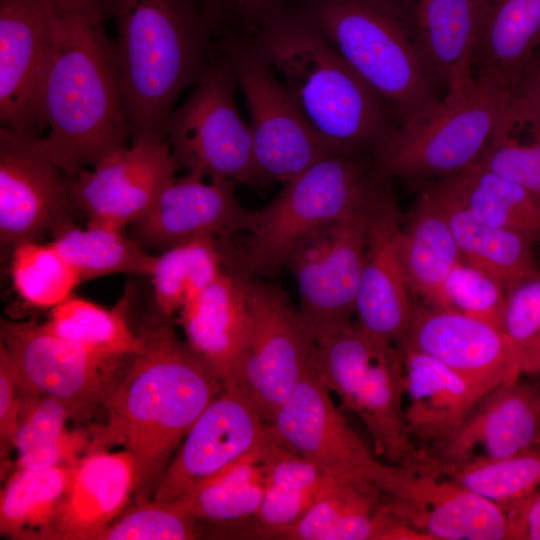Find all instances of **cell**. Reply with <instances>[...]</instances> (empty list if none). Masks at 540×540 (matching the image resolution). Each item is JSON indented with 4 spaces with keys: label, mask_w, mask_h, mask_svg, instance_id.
Masks as SVG:
<instances>
[{
    "label": "cell",
    "mask_w": 540,
    "mask_h": 540,
    "mask_svg": "<svg viewBox=\"0 0 540 540\" xmlns=\"http://www.w3.org/2000/svg\"><path fill=\"white\" fill-rule=\"evenodd\" d=\"M49 52L42 92L48 133L33 144L68 176L127 146L116 41L102 0H44Z\"/></svg>",
    "instance_id": "6da1fadb"
},
{
    "label": "cell",
    "mask_w": 540,
    "mask_h": 540,
    "mask_svg": "<svg viewBox=\"0 0 540 540\" xmlns=\"http://www.w3.org/2000/svg\"><path fill=\"white\" fill-rule=\"evenodd\" d=\"M144 348L132 356L107 405V423L94 429L95 449L119 445L135 459V503L151 500L182 441L224 385L175 333L171 318L154 313L138 331Z\"/></svg>",
    "instance_id": "7a4b0ae2"
},
{
    "label": "cell",
    "mask_w": 540,
    "mask_h": 540,
    "mask_svg": "<svg viewBox=\"0 0 540 540\" xmlns=\"http://www.w3.org/2000/svg\"><path fill=\"white\" fill-rule=\"evenodd\" d=\"M245 37L280 74L332 154L374 156L399 128L387 103L335 50L303 8L288 10Z\"/></svg>",
    "instance_id": "3957f363"
},
{
    "label": "cell",
    "mask_w": 540,
    "mask_h": 540,
    "mask_svg": "<svg viewBox=\"0 0 540 540\" xmlns=\"http://www.w3.org/2000/svg\"><path fill=\"white\" fill-rule=\"evenodd\" d=\"M118 38L130 140L165 137L178 95L205 74L215 44L201 0H102Z\"/></svg>",
    "instance_id": "277c9868"
},
{
    "label": "cell",
    "mask_w": 540,
    "mask_h": 540,
    "mask_svg": "<svg viewBox=\"0 0 540 540\" xmlns=\"http://www.w3.org/2000/svg\"><path fill=\"white\" fill-rule=\"evenodd\" d=\"M301 8L387 103L399 128L421 124L440 107L445 88L395 0H307Z\"/></svg>",
    "instance_id": "5b68a950"
},
{
    "label": "cell",
    "mask_w": 540,
    "mask_h": 540,
    "mask_svg": "<svg viewBox=\"0 0 540 540\" xmlns=\"http://www.w3.org/2000/svg\"><path fill=\"white\" fill-rule=\"evenodd\" d=\"M374 156L330 155L284 183L267 206L249 211V240L239 254V270L271 275L296 245L319 227L363 212L383 184Z\"/></svg>",
    "instance_id": "8992f818"
},
{
    "label": "cell",
    "mask_w": 540,
    "mask_h": 540,
    "mask_svg": "<svg viewBox=\"0 0 540 540\" xmlns=\"http://www.w3.org/2000/svg\"><path fill=\"white\" fill-rule=\"evenodd\" d=\"M314 369L342 406L366 426L378 456L391 464L414 466L420 461L408 434L404 400L406 376L397 343L375 337L356 322L313 336Z\"/></svg>",
    "instance_id": "52a82bcc"
},
{
    "label": "cell",
    "mask_w": 540,
    "mask_h": 540,
    "mask_svg": "<svg viewBox=\"0 0 540 540\" xmlns=\"http://www.w3.org/2000/svg\"><path fill=\"white\" fill-rule=\"evenodd\" d=\"M215 46L229 59L250 113L257 189L299 175L332 154L253 42L225 32Z\"/></svg>",
    "instance_id": "ba28073f"
},
{
    "label": "cell",
    "mask_w": 540,
    "mask_h": 540,
    "mask_svg": "<svg viewBox=\"0 0 540 540\" xmlns=\"http://www.w3.org/2000/svg\"><path fill=\"white\" fill-rule=\"evenodd\" d=\"M236 85L229 59L215 46L196 88L168 118L165 137L177 171L223 177L257 189L252 131L238 111Z\"/></svg>",
    "instance_id": "9c48e42d"
},
{
    "label": "cell",
    "mask_w": 540,
    "mask_h": 540,
    "mask_svg": "<svg viewBox=\"0 0 540 540\" xmlns=\"http://www.w3.org/2000/svg\"><path fill=\"white\" fill-rule=\"evenodd\" d=\"M509 99L476 86L467 96L443 100L421 124L398 128L377 149L380 172L405 181L440 180L477 163Z\"/></svg>",
    "instance_id": "30bf717a"
},
{
    "label": "cell",
    "mask_w": 540,
    "mask_h": 540,
    "mask_svg": "<svg viewBox=\"0 0 540 540\" xmlns=\"http://www.w3.org/2000/svg\"><path fill=\"white\" fill-rule=\"evenodd\" d=\"M276 441L333 481L380 492L393 489L398 465L382 464L349 426L314 365L269 423Z\"/></svg>",
    "instance_id": "8fae6325"
},
{
    "label": "cell",
    "mask_w": 540,
    "mask_h": 540,
    "mask_svg": "<svg viewBox=\"0 0 540 540\" xmlns=\"http://www.w3.org/2000/svg\"><path fill=\"white\" fill-rule=\"evenodd\" d=\"M1 345L12 360L20 392L48 394L86 419L107 402L131 357L106 356L61 338L43 324L1 319Z\"/></svg>",
    "instance_id": "7c38bea8"
},
{
    "label": "cell",
    "mask_w": 540,
    "mask_h": 540,
    "mask_svg": "<svg viewBox=\"0 0 540 540\" xmlns=\"http://www.w3.org/2000/svg\"><path fill=\"white\" fill-rule=\"evenodd\" d=\"M233 270L246 296L251 321L247 355L235 388L270 423L311 369L314 340L299 310L281 289Z\"/></svg>",
    "instance_id": "4fadbf2b"
},
{
    "label": "cell",
    "mask_w": 540,
    "mask_h": 540,
    "mask_svg": "<svg viewBox=\"0 0 540 540\" xmlns=\"http://www.w3.org/2000/svg\"><path fill=\"white\" fill-rule=\"evenodd\" d=\"M391 513L426 540H523L520 515L438 474L425 463L399 465Z\"/></svg>",
    "instance_id": "5bb4252c"
},
{
    "label": "cell",
    "mask_w": 540,
    "mask_h": 540,
    "mask_svg": "<svg viewBox=\"0 0 540 540\" xmlns=\"http://www.w3.org/2000/svg\"><path fill=\"white\" fill-rule=\"evenodd\" d=\"M369 206L357 215L312 231L296 245L287 260L286 265L298 285L299 312L312 337L352 322L366 247Z\"/></svg>",
    "instance_id": "9a60e30c"
},
{
    "label": "cell",
    "mask_w": 540,
    "mask_h": 540,
    "mask_svg": "<svg viewBox=\"0 0 540 540\" xmlns=\"http://www.w3.org/2000/svg\"><path fill=\"white\" fill-rule=\"evenodd\" d=\"M70 177L32 141L0 127V246L39 242L74 224Z\"/></svg>",
    "instance_id": "2e32d148"
},
{
    "label": "cell",
    "mask_w": 540,
    "mask_h": 540,
    "mask_svg": "<svg viewBox=\"0 0 540 540\" xmlns=\"http://www.w3.org/2000/svg\"><path fill=\"white\" fill-rule=\"evenodd\" d=\"M176 172L166 139L140 138L69 176L70 191L86 223L125 230L151 209Z\"/></svg>",
    "instance_id": "e0dca14e"
},
{
    "label": "cell",
    "mask_w": 540,
    "mask_h": 540,
    "mask_svg": "<svg viewBox=\"0 0 540 540\" xmlns=\"http://www.w3.org/2000/svg\"><path fill=\"white\" fill-rule=\"evenodd\" d=\"M271 436L270 426L244 394L224 387L202 411L158 482L152 499L178 500Z\"/></svg>",
    "instance_id": "ac0fdd59"
},
{
    "label": "cell",
    "mask_w": 540,
    "mask_h": 540,
    "mask_svg": "<svg viewBox=\"0 0 540 540\" xmlns=\"http://www.w3.org/2000/svg\"><path fill=\"white\" fill-rule=\"evenodd\" d=\"M402 215L388 180L366 216V247L355 304V321L369 334L399 343L414 310L399 254Z\"/></svg>",
    "instance_id": "d6986e66"
},
{
    "label": "cell",
    "mask_w": 540,
    "mask_h": 540,
    "mask_svg": "<svg viewBox=\"0 0 540 540\" xmlns=\"http://www.w3.org/2000/svg\"><path fill=\"white\" fill-rule=\"evenodd\" d=\"M49 52L44 0H0V123L32 141L45 130L42 92Z\"/></svg>",
    "instance_id": "ffe728a7"
},
{
    "label": "cell",
    "mask_w": 540,
    "mask_h": 540,
    "mask_svg": "<svg viewBox=\"0 0 540 540\" xmlns=\"http://www.w3.org/2000/svg\"><path fill=\"white\" fill-rule=\"evenodd\" d=\"M400 343L440 361L485 393L522 374L502 328L455 310L414 304Z\"/></svg>",
    "instance_id": "44dd1931"
},
{
    "label": "cell",
    "mask_w": 540,
    "mask_h": 540,
    "mask_svg": "<svg viewBox=\"0 0 540 540\" xmlns=\"http://www.w3.org/2000/svg\"><path fill=\"white\" fill-rule=\"evenodd\" d=\"M235 186L223 177L187 172L130 225L131 237L147 251L160 252L204 237L228 241L234 232L245 230L249 213L237 200Z\"/></svg>",
    "instance_id": "7402d4cb"
},
{
    "label": "cell",
    "mask_w": 540,
    "mask_h": 540,
    "mask_svg": "<svg viewBox=\"0 0 540 540\" xmlns=\"http://www.w3.org/2000/svg\"><path fill=\"white\" fill-rule=\"evenodd\" d=\"M446 95L459 100L476 88L474 60L492 0H395Z\"/></svg>",
    "instance_id": "603a6c76"
},
{
    "label": "cell",
    "mask_w": 540,
    "mask_h": 540,
    "mask_svg": "<svg viewBox=\"0 0 540 540\" xmlns=\"http://www.w3.org/2000/svg\"><path fill=\"white\" fill-rule=\"evenodd\" d=\"M540 441V385L520 378L483 395L460 427L426 456L437 462L459 463L479 456L499 459ZM476 457V456H475Z\"/></svg>",
    "instance_id": "cb8c5ba5"
},
{
    "label": "cell",
    "mask_w": 540,
    "mask_h": 540,
    "mask_svg": "<svg viewBox=\"0 0 540 540\" xmlns=\"http://www.w3.org/2000/svg\"><path fill=\"white\" fill-rule=\"evenodd\" d=\"M186 342L224 387L239 383L250 338V312L235 270L218 277L179 311Z\"/></svg>",
    "instance_id": "d4e9b609"
},
{
    "label": "cell",
    "mask_w": 540,
    "mask_h": 540,
    "mask_svg": "<svg viewBox=\"0 0 540 540\" xmlns=\"http://www.w3.org/2000/svg\"><path fill=\"white\" fill-rule=\"evenodd\" d=\"M137 482L128 451H89L74 465L50 540H97L129 506Z\"/></svg>",
    "instance_id": "484cf974"
},
{
    "label": "cell",
    "mask_w": 540,
    "mask_h": 540,
    "mask_svg": "<svg viewBox=\"0 0 540 540\" xmlns=\"http://www.w3.org/2000/svg\"><path fill=\"white\" fill-rule=\"evenodd\" d=\"M398 345L406 376L408 434L433 449L460 427L486 393L433 357Z\"/></svg>",
    "instance_id": "4316f807"
},
{
    "label": "cell",
    "mask_w": 540,
    "mask_h": 540,
    "mask_svg": "<svg viewBox=\"0 0 540 540\" xmlns=\"http://www.w3.org/2000/svg\"><path fill=\"white\" fill-rule=\"evenodd\" d=\"M540 52V0H492L474 60L476 86L512 99Z\"/></svg>",
    "instance_id": "83f0119b"
},
{
    "label": "cell",
    "mask_w": 540,
    "mask_h": 540,
    "mask_svg": "<svg viewBox=\"0 0 540 540\" xmlns=\"http://www.w3.org/2000/svg\"><path fill=\"white\" fill-rule=\"evenodd\" d=\"M427 188L450 225L462 260L496 280L504 290L538 270L531 236L483 222L443 180H435Z\"/></svg>",
    "instance_id": "f1b7e54d"
},
{
    "label": "cell",
    "mask_w": 540,
    "mask_h": 540,
    "mask_svg": "<svg viewBox=\"0 0 540 540\" xmlns=\"http://www.w3.org/2000/svg\"><path fill=\"white\" fill-rule=\"evenodd\" d=\"M399 254L411 294L428 306L445 309L444 285L462 257L450 225L427 187L402 221Z\"/></svg>",
    "instance_id": "f546056e"
},
{
    "label": "cell",
    "mask_w": 540,
    "mask_h": 540,
    "mask_svg": "<svg viewBox=\"0 0 540 540\" xmlns=\"http://www.w3.org/2000/svg\"><path fill=\"white\" fill-rule=\"evenodd\" d=\"M397 525L380 492L336 484L298 521L271 536L291 540H390Z\"/></svg>",
    "instance_id": "4dcf8cb0"
},
{
    "label": "cell",
    "mask_w": 540,
    "mask_h": 540,
    "mask_svg": "<svg viewBox=\"0 0 540 540\" xmlns=\"http://www.w3.org/2000/svg\"><path fill=\"white\" fill-rule=\"evenodd\" d=\"M74 465L13 470L1 490L0 534L17 540H50Z\"/></svg>",
    "instance_id": "1f68e13d"
},
{
    "label": "cell",
    "mask_w": 540,
    "mask_h": 540,
    "mask_svg": "<svg viewBox=\"0 0 540 540\" xmlns=\"http://www.w3.org/2000/svg\"><path fill=\"white\" fill-rule=\"evenodd\" d=\"M275 444L271 434L254 451L175 501L198 522L229 524L254 517L265 491V461Z\"/></svg>",
    "instance_id": "d6a6232c"
},
{
    "label": "cell",
    "mask_w": 540,
    "mask_h": 540,
    "mask_svg": "<svg viewBox=\"0 0 540 540\" xmlns=\"http://www.w3.org/2000/svg\"><path fill=\"white\" fill-rule=\"evenodd\" d=\"M133 294L127 289L111 308L73 294L50 310L43 325L53 334L97 353L132 357L144 348L142 336L129 323Z\"/></svg>",
    "instance_id": "836d02e7"
},
{
    "label": "cell",
    "mask_w": 540,
    "mask_h": 540,
    "mask_svg": "<svg viewBox=\"0 0 540 540\" xmlns=\"http://www.w3.org/2000/svg\"><path fill=\"white\" fill-rule=\"evenodd\" d=\"M424 460L438 474L515 512L521 511L540 487V441L499 459L476 456L459 463H442L425 455Z\"/></svg>",
    "instance_id": "e575fe53"
},
{
    "label": "cell",
    "mask_w": 540,
    "mask_h": 540,
    "mask_svg": "<svg viewBox=\"0 0 540 540\" xmlns=\"http://www.w3.org/2000/svg\"><path fill=\"white\" fill-rule=\"evenodd\" d=\"M52 243L77 272L82 282L112 274L150 277L156 255L144 249L123 229L89 224L69 225Z\"/></svg>",
    "instance_id": "d590c367"
},
{
    "label": "cell",
    "mask_w": 540,
    "mask_h": 540,
    "mask_svg": "<svg viewBox=\"0 0 540 540\" xmlns=\"http://www.w3.org/2000/svg\"><path fill=\"white\" fill-rule=\"evenodd\" d=\"M443 180L480 220L540 241V197L476 165Z\"/></svg>",
    "instance_id": "8d00e7d4"
},
{
    "label": "cell",
    "mask_w": 540,
    "mask_h": 540,
    "mask_svg": "<svg viewBox=\"0 0 540 540\" xmlns=\"http://www.w3.org/2000/svg\"><path fill=\"white\" fill-rule=\"evenodd\" d=\"M219 239L204 237L168 248L156 255L150 275L154 309L172 316L211 284L224 269Z\"/></svg>",
    "instance_id": "74e56055"
},
{
    "label": "cell",
    "mask_w": 540,
    "mask_h": 540,
    "mask_svg": "<svg viewBox=\"0 0 540 540\" xmlns=\"http://www.w3.org/2000/svg\"><path fill=\"white\" fill-rule=\"evenodd\" d=\"M474 165L540 197V114L508 101L487 148Z\"/></svg>",
    "instance_id": "f35d334b"
},
{
    "label": "cell",
    "mask_w": 540,
    "mask_h": 540,
    "mask_svg": "<svg viewBox=\"0 0 540 540\" xmlns=\"http://www.w3.org/2000/svg\"><path fill=\"white\" fill-rule=\"evenodd\" d=\"M8 261L14 291L32 308L51 310L72 296L82 283L52 242L21 243L12 250Z\"/></svg>",
    "instance_id": "ab89813d"
},
{
    "label": "cell",
    "mask_w": 540,
    "mask_h": 540,
    "mask_svg": "<svg viewBox=\"0 0 540 540\" xmlns=\"http://www.w3.org/2000/svg\"><path fill=\"white\" fill-rule=\"evenodd\" d=\"M197 524L177 501L151 499L128 506L97 540H191L197 538Z\"/></svg>",
    "instance_id": "60d3db41"
},
{
    "label": "cell",
    "mask_w": 540,
    "mask_h": 540,
    "mask_svg": "<svg viewBox=\"0 0 540 540\" xmlns=\"http://www.w3.org/2000/svg\"><path fill=\"white\" fill-rule=\"evenodd\" d=\"M502 329L522 373L540 372V271L505 290Z\"/></svg>",
    "instance_id": "b9f144b4"
},
{
    "label": "cell",
    "mask_w": 540,
    "mask_h": 540,
    "mask_svg": "<svg viewBox=\"0 0 540 540\" xmlns=\"http://www.w3.org/2000/svg\"><path fill=\"white\" fill-rule=\"evenodd\" d=\"M445 309L455 310L502 328L505 290L493 278L461 260L444 285Z\"/></svg>",
    "instance_id": "7bdbcfd3"
},
{
    "label": "cell",
    "mask_w": 540,
    "mask_h": 540,
    "mask_svg": "<svg viewBox=\"0 0 540 540\" xmlns=\"http://www.w3.org/2000/svg\"><path fill=\"white\" fill-rule=\"evenodd\" d=\"M307 0H201L207 27L212 37L225 32L249 36L274 17Z\"/></svg>",
    "instance_id": "ee69618b"
},
{
    "label": "cell",
    "mask_w": 540,
    "mask_h": 540,
    "mask_svg": "<svg viewBox=\"0 0 540 540\" xmlns=\"http://www.w3.org/2000/svg\"><path fill=\"white\" fill-rule=\"evenodd\" d=\"M20 413L15 438L17 455L62 433L65 423L77 414L63 400L48 394L20 392Z\"/></svg>",
    "instance_id": "f6af8a7d"
},
{
    "label": "cell",
    "mask_w": 540,
    "mask_h": 540,
    "mask_svg": "<svg viewBox=\"0 0 540 540\" xmlns=\"http://www.w3.org/2000/svg\"><path fill=\"white\" fill-rule=\"evenodd\" d=\"M328 492L265 485L264 495L254 518L263 529L264 534L271 536L275 531L298 521L315 502Z\"/></svg>",
    "instance_id": "bcb514c9"
},
{
    "label": "cell",
    "mask_w": 540,
    "mask_h": 540,
    "mask_svg": "<svg viewBox=\"0 0 540 540\" xmlns=\"http://www.w3.org/2000/svg\"><path fill=\"white\" fill-rule=\"evenodd\" d=\"M94 446V430H64L48 441L17 455L13 470H42L76 464Z\"/></svg>",
    "instance_id": "7dc6e473"
},
{
    "label": "cell",
    "mask_w": 540,
    "mask_h": 540,
    "mask_svg": "<svg viewBox=\"0 0 540 540\" xmlns=\"http://www.w3.org/2000/svg\"><path fill=\"white\" fill-rule=\"evenodd\" d=\"M20 413V395L15 366L0 344V450L1 467L9 465V453L15 449Z\"/></svg>",
    "instance_id": "c3c4849f"
},
{
    "label": "cell",
    "mask_w": 540,
    "mask_h": 540,
    "mask_svg": "<svg viewBox=\"0 0 540 540\" xmlns=\"http://www.w3.org/2000/svg\"><path fill=\"white\" fill-rule=\"evenodd\" d=\"M510 101L520 108L540 114V52Z\"/></svg>",
    "instance_id": "681fc988"
},
{
    "label": "cell",
    "mask_w": 540,
    "mask_h": 540,
    "mask_svg": "<svg viewBox=\"0 0 540 540\" xmlns=\"http://www.w3.org/2000/svg\"><path fill=\"white\" fill-rule=\"evenodd\" d=\"M523 540H540V491H538L520 515Z\"/></svg>",
    "instance_id": "f907efd6"
}]
</instances>
